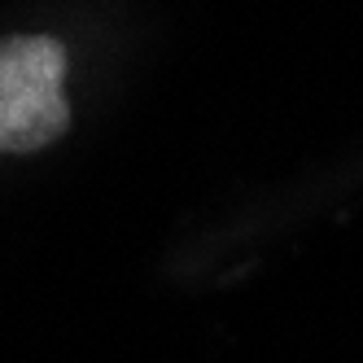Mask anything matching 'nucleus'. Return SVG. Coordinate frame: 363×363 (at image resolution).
I'll list each match as a JSON object with an SVG mask.
<instances>
[{
  "label": "nucleus",
  "mask_w": 363,
  "mask_h": 363,
  "mask_svg": "<svg viewBox=\"0 0 363 363\" xmlns=\"http://www.w3.org/2000/svg\"><path fill=\"white\" fill-rule=\"evenodd\" d=\"M66 48L48 35L0 40V153H31L70 123L62 96Z\"/></svg>",
  "instance_id": "f257e3e1"
}]
</instances>
